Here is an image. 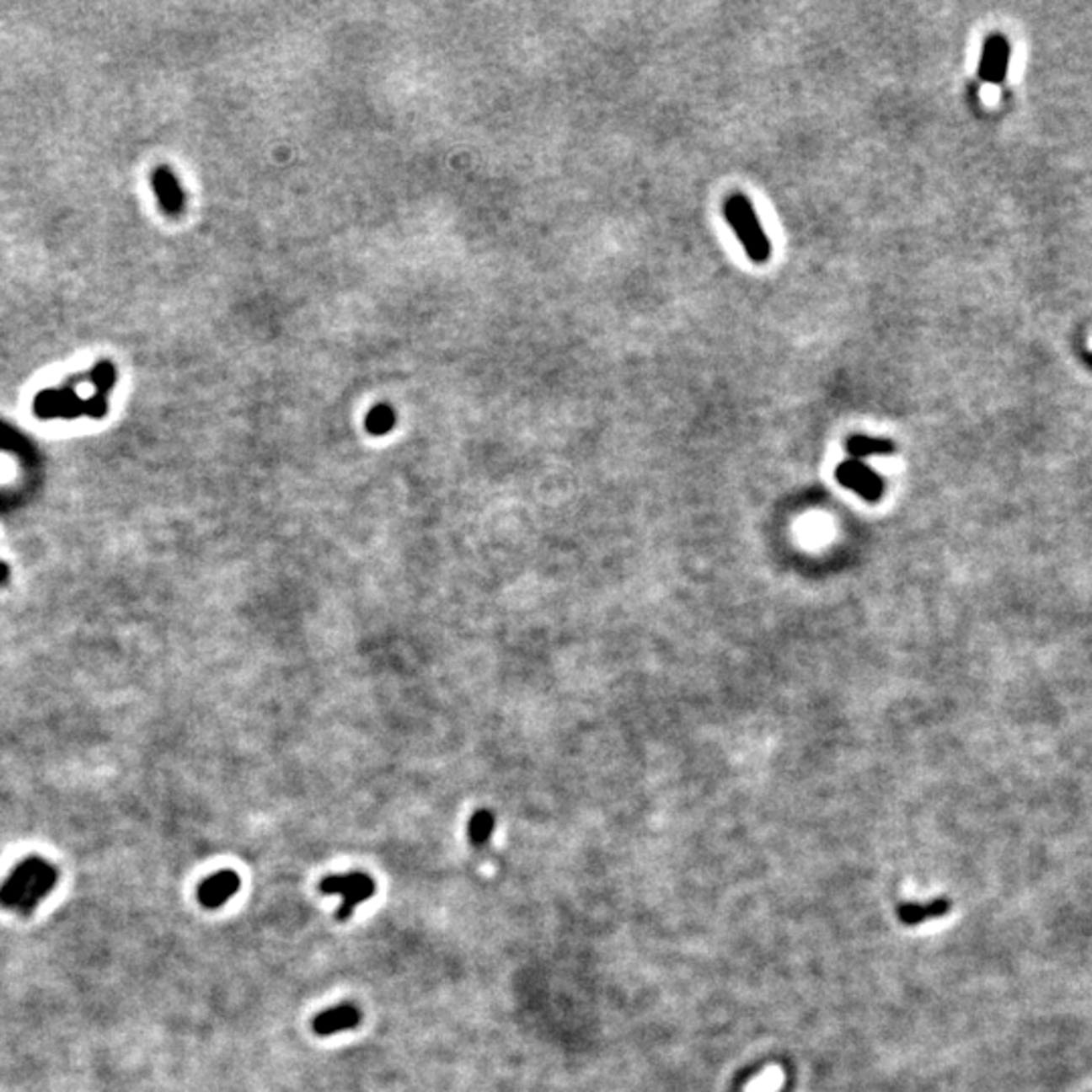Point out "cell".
Listing matches in <instances>:
<instances>
[{
  "label": "cell",
  "mask_w": 1092,
  "mask_h": 1092,
  "mask_svg": "<svg viewBox=\"0 0 1092 1092\" xmlns=\"http://www.w3.org/2000/svg\"><path fill=\"white\" fill-rule=\"evenodd\" d=\"M725 219L752 261L765 263L771 257V241L758 221L755 206L745 195L736 192L728 196L725 201Z\"/></svg>",
  "instance_id": "6da1fadb"
},
{
  "label": "cell",
  "mask_w": 1092,
  "mask_h": 1092,
  "mask_svg": "<svg viewBox=\"0 0 1092 1092\" xmlns=\"http://www.w3.org/2000/svg\"><path fill=\"white\" fill-rule=\"evenodd\" d=\"M94 381L98 384L99 394L110 391L111 384L115 383V368L110 362H101L94 368Z\"/></svg>",
  "instance_id": "4fadbf2b"
},
{
  "label": "cell",
  "mask_w": 1092,
  "mask_h": 1092,
  "mask_svg": "<svg viewBox=\"0 0 1092 1092\" xmlns=\"http://www.w3.org/2000/svg\"><path fill=\"white\" fill-rule=\"evenodd\" d=\"M836 478L843 488L852 490L854 494H858L866 502H878L884 494L882 478L864 462H858V459H848V462L839 463L836 469Z\"/></svg>",
  "instance_id": "3957f363"
},
{
  "label": "cell",
  "mask_w": 1092,
  "mask_h": 1092,
  "mask_svg": "<svg viewBox=\"0 0 1092 1092\" xmlns=\"http://www.w3.org/2000/svg\"><path fill=\"white\" fill-rule=\"evenodd\" d=\"M320 892L328 894V897H340L342 902L336 913V918L348 920L364 900L374 897L377 882L367 872L330 874V876H326L320 882Z\"/></svg>",
  "instance_id": "7a4b0ae2"
},
{
  "label": "cell",
  "mask_w": 1092,
  "mask_h": 1092,
  "mask_svg": "<svg viewBox=\"0 0 1092 1092\" xmlns=\"http://www.w3.org/2000/svg\"><path fill=\"white\" fill-rule=\"evenodd\" d=\"M1009 49L1008 40L1001 35H991L983 45V55L979 63V78L988 83H1001L1008 73Z\"/></svg>",
  "instance_id": "52a82bcc"
},
{
  "label": "cell",
  "mask_w": 1092,
  "mask_h": 1092,
  "mask_svg": "<svg viewBox=\"0 0 1092 1092\" xmlns=\"http://www.w3.org/2000/svg\"><path fill=\"white\" fill-rule=\"evenodd\" d=\"M362 1020V1011L352 1004H342L336 1005V1008L322 1011V1014L316 1015L313 1020V1031L318 1036H332L338 1034V1031H346V1030H354L361 1025Z\"/></svg>",
  "instance_id": "ba28073f"
},
{
  "label": "cell",
  "mask_w": 1092,
  "mask_h": 1092,
  "mask_svg": "<svg viewBox=\"0 0 1092 1092\" xmlns=\"http://www.w3.org/2000/svg\"><path fill=\"white\" fill-rule=\"evenodd\" d=\"M241 888V878L239 874L233 872V870H219L217 874H212L206 880H202L199 884V890H196V898L205 908H219L225 902L235 897Z\"/></svg>",
  "instance_id": "277c9868"
},
{
  "label": "cell",
  "mask_w": 1092,
  "mask_h": 1092,
  "mask_svg": "<svg viewBox=\"0 0 1092 1092\" xmlns=\"http://www.w3.org/2000/svg\"><path fill=\"white\" fill-rule=\"evenodd\" d=\"M394 425H397V413H394V409L387 403H378L377 407H372L371 411L367 413V419H364V427H367V431L371 435H377V437L391 433Z\"/></svg>",
  "instance_id": "8fae6325"
},
{
  "label": "cell",
  "mask_w": 1092,
  "mask_h": 1092,
  "mask_svg": "<svg viewBox=\"0 0 1092 1092\" xmlns=\"http://www.w3.org/2000/svg\"><path fill=\"white\" fill-rule=\"evenodd\" d=\"M494 827H495L494 813L488 811V809H479V811L474 813L468 823L469 842H472L475 848H484L485 843L490 842V838H492Z\"/></svg>",
  "instance_id": "7c38bea8"
},
{
  "label": "cell",
  "mask_w": 1092,
  "mask_h": 1092,
  "mask_svg": "<svg viewBox=\"0 0 1092 1092\" xmlns=\"http://www.w3.org/2000/svg\"><path fill=\"white\" fill-rule=\"evenodd\" d=\"M846 449L854 459L862 462L864 458H874V455H892L894 449H897V445L884 437L852 435V437L846 442Z\"/></svg>",
  "instance_id": "30bf717a"
},
{
  "label": "cell",
  "mask_w": 1092,
  "mask_h": 1092,
  "mask_svg": "<svg viewBox=\"0 0 1092 1092\" xmlns=\"http://www.w3.org/2000/svg\"><path fill=\"white\" fill-rule=\"evenodd\" d=\"M43 862L45 859H40L39 856H29L8 874V878L0 886V904L4 908H17V904L24 897V892H27L35 876H37Z\"/></svg>",
  "instance_id": "5b68a950"
},
{
  "label": "cell",
  "mask_w": 1092,
  "mask_h": 1092,
  "mask_svg": "<svg viewBox=\"0 0 1092 1092\" xmlns=\"http://www.w3.org/2000/svg\"><path fill=\"white\" fill-rule=\"evenodd\" d=\"M57 880H59L57 868H55L53 864L43 862V866L39 868L37 876H35L33 882H30V886L27 888V892H24V897L20 898V902L17 904V913L20 917H30L40 900L53 892Z\"/></svg>",
  "instance_id": "9c48e42d"
},
{
  "label": "cell",
  "mask_w": 1092,
  "mask_h": 1092,
  "mask_svg": "<svg viewBox=\"0 0 1092 1092\" xmlns=\"http://www.w3.org/2000/svg\"><path fill=\"white\" fill-rule=\"evenodd\" d=\"M152 189H154L156 199H158L160 209L169 217H179L185 209V190H182L179 179L174 172L166 166L154 170L152 174Z\"/></svg>",
  "instance_id": "8992f818"
}]
</instances>
